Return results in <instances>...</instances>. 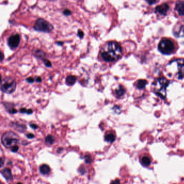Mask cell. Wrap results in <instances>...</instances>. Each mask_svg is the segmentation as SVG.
<instances>
[{
	"label": "cell",
	"instance_id": "6da1fadb",
	"mask_svg": "<svg viewBox=\"0 0 184 184\" xmlns=\"http://www.w3.org/2000/svg\"><path fill=\"white\" fill-rule=\"evenodd\" d=\"M122 54L121 46L115 41L105 43L100 50L101 57L105 62H116L121 58Z\"/></svg>",
	"mask_w": 184,
	"mask_h": 184
},
{
	"label": "cell",
	"instance_id": "7a4b0ae2",
	"mask_svg": "<svg viewBox=\"0 0 184 184\" xmlns=\"http://www.w3.org/2000/svg\"><path fill=\"white\" fill-rule=\"evenodd\" d=\"M169 82L165 78H160L157 79L152 84L153 92L161 98H165L166 96V89L169 86Z\"/></svg>",
	"mask_w": 184,
	"mask_h": 184
},
{
	"label": "cell",
	"instance_id": "3957f363",
	"mask_svg": "<svg viewBox=\"0 0 184 184\" xmlns=\"http://www.w3.org/2000/svg\"><path fill=\"white\" fill-rule=\"evenodd\" d=\"M2 143L6 148H13L19 142V137L13 132H6L2 136Z\"/></svg>",
	"mask_w": 184,
	"mask_h": 184
},
{
	"label": "cell",
	"instance_id": "277c9868",
	"mask_svg": "<svg viewBox=\"0 0 184 184\" xmlns=\"http://www.w3.org/2000/svg\"><path fill=\"white\" fill-rule=\"evenodd\" d=\"M33 28L37 31L49 33L52 32L54 28L53 25L49 22L42 18H39L35 22Z\"/></svg>",
	"mask_w": 184,
	"mask_h": 184
},
{
	"label": "cell",
	"instance_id": "5b68a950",
	"mask_svg": "<svg viewBox=\"0 0 184 184\" xmlns=\"http://www.w3.org/2000/svg\"><path fill=\"white\" fill-rule=\"evenodd\" d=\"M1 89L2 92L7 94H11L14 92L16 89V83L12 77H6L1 81Z\"/></svg>",
	"mask_w": 184,
	"mask_h": 184
},
{
	"label": "cell",
	"instance_id": "8992f818",
	"mask_svg": "<svg viewBox=\"0 0 184 184\" xmlns=\"http://www.w3.org/2000/svg\"><path fill=\"white\" fill-rule=\"evenodd\" d=\"M158 49L162 54L169 55L174 52L175 45L171 40L163 39L159 44Z\"/></svg>",
	"mask_w": 184,
	"mask_h": 184
},
{
	"label": "cell",
	"instance_id": "52a82bcc",
	"mask_svg": "<svg viewBox=\"0 0 184 184\" xmlns=\"http://www.w3.org/2000/svg\"><path fill=\"white\" fill-rule=\"evenodd\" d=\"M172 63L176 65L177 70L176 76L179 79H182L184 77V59H178L172 61Z\"/></svg>",
	"mask_w": 184,
	"mask_h": 184
},
{
	"label": "cell",
	"instance_id": "ba28073f",
	"mask_svg": "<svg viewBox=\"0 0 184 184\" xmlns=\"http://www.w3.org/2000/svg\"><path fill=\"white\" fill-rule=\"evenodd\" d=\"M21 41V37L19 34L13 35L7 40V43L11 49H16L19 45Z\"/></svg>",
	"mask_w": 184,
	"mask_h": 184
},
{
	"label": "cell",
	"instance_id": "9c48e42d",
	"mask_svg": "<svg viewBox=\"0 0 184 184\" xmlns=\"http://www.w3.org/2000/svg\"><path fill=\"white\" fill-rule=\"evenodd\" d=\"M169 6L166 3L161 4L156 8V12L161 15H165L167 13V11L169 10Z\"/></svg>",
	"mask_w": 184,
	"mask_h": 184
},
{
	"label": "cell",
	"instance_id": "30bf717a",
	"mask_svg": "<svg viewBox=\"0 0 184 184\" xmlns=\"http://www.w3.org/2000/svg\"><path fill=\"white\" fill-rule=\"evenodd\" d=\"M176 10L177 11L179 15L180 16L184 15V2H178L176 6Z\"/></svg>",
	"mask_w": 184,
	"mask_h": 184
},
{
	"label": "cell",
	"instance_id": "8fae6325",
	"mask_svg": "<svg viewBox=\"0 0 184 184\" xmlns=\"http://www.w3.org/2000/svg\"><path fill=\"white\" fill-rule=\"evenodd\" d=\"M77 81V77L75 76L70 75L66 77L65 80V83L68 86H73L75 84L76 82Z\"/></svg>",
	"mask_w": 184,
	"mask_h": 184
},
{
	"label": "cell",
	"instance_id": "7c38bea8",
	"mask_svg": "<svg viewBox=\"0 0 184 184\" xmlns=\"http://www.w3.org/2000/svg\"><path fill=\"white\" fill-rule=\"evenodd\" d=\"M1 174L3 176L4 178L6 179V180H10L12 179L13 177L11 175V172L10 169L6 168L3 169L1 171Z\"/></svg>",
	"mask_w": 184,
	"mask_h": 184
},
{
	"label": "cell",
	"instance_id": "4fadbf2b",
	"mask_svg": "<svg viewBox=\"0 0 184 184\" xmlns=\"http://www.w3.org/2000/svg\"><path fill=\"white\" fill-rule=\"evenodd\" d=\"M125 93V90L124 87L122 86H119L118 88L115 90V94L116 97L119 98L120 97L123 96Z\"/></svg>",
	"mask_w": 184,
	"mask_h": 184
},
{
	"label": "cell",
	"instance_id": "5bb4252c",
	"mask_svg": "<svg viewBox=\"0 0 184 184\" xmlns=\"http://www.w3.org/2000/svg\"><path fill=\"white\" fill-rule=\"evenodd\" d=\"M40 171L41 172V174L43 175H46L49 174L50 169L48 165L44 164V165H41L40 167Z\"/></svg>",
	"mask_w": 184,
	"mask_h": 184
},
{
	"label": "cell",
	"instance_id": "9a60e30c",
	"mask_svg": "<svg viewBox=\"0 0 184 184\" xmlns=\"http://www.w3.org/2000/svg\"><path fill=\"white\" fill-rule=\"evenodd\" d=\"M147 81L144 79H140L138 80V81L136 82V86L137 88L140 89H142L145 87V86L147 84Z\"/></svg>",
	"mask_w": 184,
	"mask_h": 184
},
{
	"label": "cell",
	"instance_id": "2e32d148",
	"mask_svg": "<svg viewBox=\"0 0 184 184\" xmlns=\"http://www.w3.org/2000/svg\"><path fill=\"white\" fill-rule=\"evenodd\" d=\"M115 139H116V137L113 133H109L105 136V140L107 142L112 143L115 141Z\"/></svg>",
	"mask_w": 184,
	"mask_h": 184
},
{
	"label": "cell",
	"instance_id": "e0dca14e",
	"mask_svg": "<svg viewBox=\"0 0 184 184\" xmlns=\"http://www.w3.org/2000/svg\"><path fill=\"white\" fill-rule=\"evenodd\" d=\"M141 163L142 165L145 166H148L151 164V159L148 157H144L141 160Z\"/></svg>",
	"mask_w": 184,
	"mask_h": 184
},
{
	"label": "cell",
	"instance_id": "ac0fdd59",
	"mask_svg": "<svg viewBox=\"0 0 184 184\" xmlns=\"http://www.w3.org/2000/svg\"><path fill=\"white\" fill-rule=\"evenodd\" d=\"M55 139L53 136H52V135H49L47 137H46L45 138V142L46 143L49 144V145H52V144L54 143Z\"/></svg>",
	"mask_w": 184,
	"mask_h": 184
},
{
	"label": "cell",
	"instance_id": "d6986e66",
	"mask_svg": "<svg viewBox=\"0 0 184 184\" xmlns=\"http://www.w3.org/2000/svg\"><path fill=\"white\" fill-rule=\"evenodd\" d=\"M44 55H45V52L40 50H39L35 52V56L39 58H43V57H44Z\"/></svg>",
	"mask_w": 184,
	"mask_h": 184
},
{
	"label": "cell",
	"instance_id": "ffe728a7",
	"mask_svg": "<svg viewBox=\"0 0 184 184\" xmlns=\"http://www.w3.org/2000/svg\"><path fill=\"white\" fill-rule=\"evenodd\" d=\"M43 62H44V64H45V66L48 67V68H50V67H52V63H51V62H50V61L44 59V60H43Z\"/></svg>",
	"mask_w": 184,
	"mask_h": 184
},
{
	"label": "cell",
	"instance_id": "44dd1931",
	"mask_svg": "<svg viewBox=\"0 0 184 184\" xmlns=\"http://www.w3.org/2000/svg\"><path fill=\"white\" fill-rule=\"evenodd\" d=\"M77 35L80 39H83L84 36V32L82 30L79 29L78 30V32H77Z\"/></svg>",
	"mask_w": 184,
	"mask_h": 184
},
{
	"label": "cell",
	"instance_id": "7402d4cb",
	"mask_svg": "<svg viewBox=\"0 0 184 184\" xmlns=\"http://www.w3.org/2000/svg\"><path fill=\"white\" fill-rule=\"evenodd\" d=\"M71 13H71V11L69 9H64L63 11V14L65 16H69V15H71Z\"/></svg>",
	"mask_w": 184,
	"mask_h": 184
},
{
	"label": "cell",
	"instance_id": "603a6c76",
	"mask_svg": "<svg viewBox=\"0 0 184 184\" xmlns=\"http://www.w3.org/2000/svg\"><path fill=\"white\" fill-rule=\"evenodd\" d=\"M27 82L29 83H33L35 81V79L32 77H28V78L26 79Z\"/></svg>",
	"mask_w": 184,
	"mask_h": 184
},
{
	"label": "cell",
	"instance_id": "cb8c5ba5",
	"mask_svg": "<svg viewBox=\"0 0 184 184\" xmlns=\"http://www.w3.org/2000/svg\"><path fill=\"white\" fill-rule=\"evenodd\" d=\"M8 112L10 114H15L17 113V110L14 108H11L8 110Z\"/></svg>",
	"mask_w": 184,
	"mask_h": 184
},
{
	"label": "cell",
	"instance_id": "d4e9b609",
	"mask_svg": "<svg viewBox=\"0 0 184 184\" xmlns=\"http://www.w3.org/2000/svg\"><path fill=\"white\" fill-rule=\"evenodd\" d=\"M85 160H86V163H89L91 161V159L90 156H86L85 157Z\"/></svg>",
	"mask_w": 184,
	"mask_h": 184
},
{
	"label": "cell",
	"instance_id": "484cf974",
	"mask_svg": "<svg viewBox=\"0 0 184 184\" xmlns=\"http://www.w3.org/2000/svg\"><path fill=\"white\" fill-rule=\"evenodd\" d=\"M35 80L37 83H41V82H42V78L40 76H36V77H35Z\"/></svg>",
	"mask_w": 184,
	"mask_h": 184
},
{
	"label": "cell",
	"instance_id": "4316f807",
	"mask_svg": "<svg viewBox=\"0 0 184 184\" xmlns=\"http://www.w3.org/2000/svg\"><path fill=\"white\" fill-rule=\"evenodd\" d=\"M19 150V147L17 146H15L11 148V151L13 152H16Z\"/></svg>",
	"mask_w": 184,
	"mask_h": 184
},
{
	"label": "cell",
	"instance_id": "83f0119b",
	"mask_svg": "<svg viewBox=\"0 0 184 184\" xmlns=\"http://www.w3.org/2000/svg\"><path fill=\"white\" fill-rule=\"evenodd\" d=\"M27 110H28L26 109L25 108H22L20 109V112L22 114H26L27 113Z\"/></svg>",
	"mask_w": 184,
	"mask_h": 184
},
{
	"label": "cell",
	"instance_id": "f1b7e54d",
	"mask_svg": "<svg viewBox=\"0 0 184 184\" xmlns=\"http://www.w3.org/2000/svg\"><path fill=\"white\" fill-rule=\"evenodd\" d=\"M30 126H31V128L33 129H37L38 128V126L36 124H30Z\"/></svg>",
	"mask_w": 184,
	"mask_h": 184
},
{
	"label": "cell",
	"instance_id": "f546056e",
	"mask_svg": "<svg viewBox=\"0 0 184 184\" xmlns=\"http://www.w3.org/2000/svg\"><path fill=\"white\" fill-rule=\"evenodd\" d=\"M4 161H5V159H4V158L3 157H2L1 158V161H0V166H1V167H2L3 166V164H4Z\"/></svg>",
	"mask_w": 184,
	"mask_h": 184
},
{
	"label": "cell",
	"instance_id": "4dcf8cb0",
	"mask_svg": "<svg viewBox=\"0 0 184 184\" xmlns=\"http://www.w3.org/2000/svg\"><path fill=\"white\" fill-rule=\"evenodd\" d=\"M27 137L29 139H31L34 137V135H33L32 133H28V135H27Z\"/></svg>",
	"mask_w": 184,
	"mask_h": 184
},
{
	"label": "cell",
	"instance_id": "1f68e13d",
	"mask_svg": "<svg viewBox=\"0 0 184 184\" xmlns=\"http://www.w3.org/2000/svg\"><path fill=\"white\" fill-rule=\"evenodd\" d=\"M111 184H120V181L118 179H116V180H114Z\"/></svg>",
	"mask_w": 184,
	"mask_h": 184
},
{
	"label": "cell",
	"instance_id": "d6a6232c",
	"mask_svg": "<svg viewBox=\"0 0 184 184\" xmlns=\"http://www.w3.org/2000/svg\"><path fill=\"white\" fill-rule=\"evenodd\" d=\"M56 44H57V45H60V46H62V45H63V44L64 43L62 42V41H58V42H56Z\"/></svg>",
	"mask_w": 184,
	"mask_h": 184
},
{
	"label": "cell",
	"instance_id": "836d02e7",
	"mask_svg": "<svg viewBox=\"0 0 184 184\" xmlns=\"http://www.w3.org/2000/svg\"><path fill=\"white\" fill-rule=\"evenodd\" d=\"M3 58H4V55L2 52H1V62L3 60Z\"/></svg>",
	"mask_w": 184,
	"mask_h": 184
},
{
	"label": "cell",
	"instance_id": "e575fe53",
	"mask_svg": "<svg viewBox=\"0 0 184 184\" xmlns=\"http://www.w3.org/2000/svg\"><path fill=\"white\" fill-rule=\"evenodd\" d=\"M27 114L28 115H30V114H32V110L31 109H28L27 110Z\"/></svg>",
	"mask_w": 184,
	"mask_h": 184
},
{
	"label": "cell",
	"instance_id": "d590c367",
	"mask_svg": "<svg viewBox=\"0 0 184 184\" xmlns=\"http://www.w3.org/2000/svg\"><path fill=\"white\" fill-rule=\"evenodd\" d=\"M22 184V183H21V182H19V183H18V184Z\"/></svg>",
	"mask_w": 184,
	"mask_h": 184
}]
</instances>
